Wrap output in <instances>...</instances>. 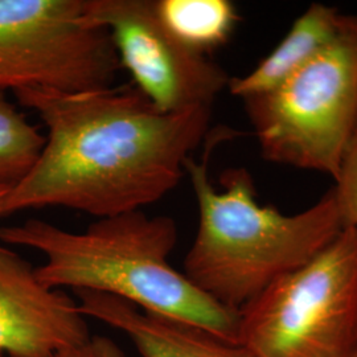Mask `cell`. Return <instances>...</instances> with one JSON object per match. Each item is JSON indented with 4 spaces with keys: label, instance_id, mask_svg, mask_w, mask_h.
<instances>
[{
    "label": "cell",
    "instance_id": "15",
    "mask_svg": "<svg viewBox=\"0 0 357 357\" xmlns=\"http://www.w3.org/2000/svg\"><path fill=\"white\" fill-rule=\"evenodd\" d=\"M10 190H11L10 187H3V185H0V217L3 216V213H1V206H3L4 199H6V196L8 195Z\"/></svg>",
    "mask_w": 357,
    "mask_h": 357
},
{
    "label": "cell",
    "instance_id": "8",
    "mask_svg": "<svg viewBox=\"0 0 357 357\" xmlns=\"http://www.w3.org/2000/svg\"><path fill=\"white\" fill-rule=\"evenodd\" d=\"M90 336L77 301L45 287L26 259L0 245V352L51 357Z\"/></svg>",
    "mask_w": 357,
    "mask_h": 357
},
{
    "label": "cell",
    "instance_id": "11",
    "mask_svg": "<svg viewBox=\"0 0 357 357\" xmlns=\"http://www.w3.org/2000/svg\"><path fill=\"white\" fill-rule=\"evenodd\" d=\"M156 13L174 38L204 56L225 45L238 23L229 0H156Z\"/></svg>",
    "mask_w": 357,
    "mask_h": 357
},
{
    "label": "cell",
    "instance_id": "2",
    "mask_svg": "<svg viewBox=\"0 0 357 357\" xmlns=\"http://www.w3.org/2000/svg\"><path fill=\"white\" fill-rule=\"evenodd\" d=\"M178 240L172 217L134 211L69 231L32 218L0 228V243L38 250V281L53 290L96 291L238 343V312L218 305L169 265Z\"/></svg>",
    "mask_w": 357,
    "mask_h": 357
},
{
    "label": "cell",
    "instance_id": "13",
    "mask_svg": "<svg viewBox=\"0 0 357 357\" xmlns=\"http://www.w3.org/2000/svg\"><path fill=\"white\" fill-rule=\"evenodd\" d=\"M333 191L343 216L344 227L357 228V134L347 153Z\"/></svg>",
    "mask_w": 357,
    "mask_h": 357
},
{
    "label": "cell",
    "instance_id": "10",
    "mask_svg": "<svg viewBox=\"0 0 357 357\" xmlns=\"http://www.w3.org/2000/svg\"><path fill=\"white\" fill-rule=\"evenodd\" d=\"M342 17L343 15L333 7L311 4L294 22L281 43L250 73L230 78V93L245 100L280 86L336 38Z\"/></svg>",
    "mask_w": 357,
    "mask_h": 357
},
{
    "label": "cell",
    "instance_id": "4",
    "mask_svg": "<svg viewBox=\"0 0 357 357\" xmlns=\"http://www.w3.org/2000/svg\"><path fill=\"white\" fill-rule=\"evenodd\" d=\"M262 156L337 178L357 134V16L275 89L243 100Z\"/></svg>",
    "mask_w": 357,
    "mask_h": 357
},
{
    "label": "cell",
    "instance_id": "1",
    "mask_svg": "<svg viewBox=\"0 0 357 357\" xmlns=\"http://www.w3.org/2000/svg\"><path fill=\"white\" fill-rule=\"evenodd\" d=\"M13 93L47 137L32 171L6 196L3 216L44 206L97 218L142 211L178 187L209 135L211 106L166 113L134 85Z\"/></svg>",
    "mask_w": 357,
    "mask_h": 357
},
{
    "label": "cell",
    "instance_id": "9",
    "mask_svg": "<svg viewBox=\"0 0 357 357\" xmlns=\"http://www.w3.org/2000/svg\"><path fill=\"white\" fill-rule=\"evenodd\" d=\"M75 294L82 315L125 333L141 357H255L240 343L144 311L114 295L96 291Z\"/></svg>",
    "mask_w": 357,
    "mask_h": 357
},
{
    "label": "cell",
    "instance_id": "16",
    "mask_svg": "<svg viewBox=\"0 0 357 357\" xmlns=\"http://www.w3.org/2000/svg\"><path fill=\"white\" fill-rule=\"evenodd\" d=\"M351 357H357V351L356 352H355V354H354V355H352V356Z\"/></svg>",
    "mask_w": 357,
    "mask_h": 357
},
{
    "label": "cell",
    "instance_id": "12",
    "mask_svg": "<svg viewBox=\"0 0 357 357\" xmlns=\"http://www.w3.org/2000/svg\"><path fill=\"white\" fill-rule=\"evenodd\" d=\"M45 137L0 91V185L13 188L32 171Z\"/></svg>",
    "mask_w": 357,
    "mask_h": 357
},
{
    "label": "cell",
    "instance_id": "7",
    "mask_svg": "<svg viewBox=\"0 0 357 357\" xmlns=\"http://www.w3.org/2000/svg\"><path fill=\"white\" fill-rule=\"evenodd\" d=\"M90 19L105 26L121 68L162 112L212 106L229 76L204 54L174 38L156 13V0H84Z\"/></svg>",
    "mask_w": 357,
    "mask_h": 357
},
{
    "label": "cell",
    "instance_id": "14",
    "mask_svg": "<svg viewBox=\"0 0 357 357\" xmlns=\"http://www.w3.org/2000/svg\"><path fill=\"white\" fill-rule=\"evenodd\" d=\"M51 357H128V355L113 339L91 335L85 342L61 349Z\"/></svg>",
    "mask_w": 357,
    "mask_h": 357
},
{
    "label": "cell",
    "instance_id": "3",
    "mask_svg": "<svg viewBox=\"0 0 357 357\" xmlns=\"http://www.w3.org/2000/svg\"><path fill=\"white\" fill-rule=\"evenodd\" d=\"M227 138L229 131L209 134L203 159L185 162L199 228L183 274L218 305L240 312L275 280L315 258L345 227L333 188L291 216L257 202L255 181L245 168L227 169L224 191H216L208 165L213 149Z\"/></svg>",
    "mask_w": 357,
    "mask_h": 357
},
{
    "label": "cell",
    "instance_id": "5",
    "mask_svg": "<svg viewBox=\"0 0 357 357\" xmlns=\"http://www.w3.org/2000/svg\"><path fill=\"white\" fill-rule=\"evenodd\" d=\"M238 343L255 357H351L357 351V228L238 312Z\"/></svg>",
    "mask_w": 357,
    "mask_h": 357
},
{
    "label": "cell",
    "instance_id": "17",
    "mask_svg": "<svg viewBox=\"0 0 357 357\" xmlns=\"http://www.w3.org/2000/svg\"><path fill=\"white\" fill-rule=\"evenodd\" d=\"M0 357H4V355H3V354H1V352H0Z\"/></svg>",
    "mask_w": 357,
    "mask_h": 357
},
{
    "label": "cell",
    "instance_id": "6",
    "mask_svg": "<svg viewBox=\"0 0 357 357\" xmlns=\"http://www.w3.org/2000/svg\"><path fill=\"white\" fill-rule=\"evenodd\" d=\"M121 65L84 0H0V91L113 86Z\"/></svg>",
    "mask_w": 357,
    "mask_h": 357
}]
</instances>
